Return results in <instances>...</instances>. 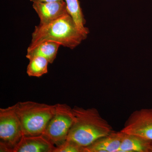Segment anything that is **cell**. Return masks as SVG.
Masks as SVG:
<instances>
[{
  "mask_svg": "<svg viewBox=\"0 0 152 152\" xmlns=\"http://www.w3.org/2000/svg\"><path fill=\"white\" fill-rule=\"evenodd\" d=\"M24 135L16 104L0 109V151L11 152Z\"/></svg>",
  "mask_w": 152,
  "mask_h": 152,
  "instance_id": "277c9868",
  "label": "cell"
},
{
  "mask_svg": "<svg viewBox=\"0 0 152 152\" xmlns=\"http://www.w3.org/2000/svg\"><path fill=\"white\" fill-rule=\"evenodd\" d=\"M124 133L118 152H152V140Z\"/></svg>",
  "mask_w": 152,
  "mask_h": 152,
  "instance_id": "30bf717a",
  "label": "cell"
},
{
  "mask_svg": "<svg viewBox=\"0 0 152 152\" xmlns=\"http://www.w3.org/2000/svg\"><path fill=\"white\" fill-rule=\"evenodd\" d=\"M54 152H86L85 148L72 141L66 140L61 145L56 147Z\"/></svg>",
  "mask_w": 152,
  "mask_h": 152,
  "instance_id": "5bb4252c",
  "label": "cell"
},
{
  "mask_svg": "<svg viewBox=\"0 0 152 152\" xmlns=\"http://www.w3.org/2000/svg\"><path fill=\"white\" fill-rule=\"evenodd\" d=\"M64 0H30L33 3H49L53 2L61 1Z\"/></svg>",
  "mask_w": 152,
  "mask_h": 152,
  "instance_id": "9a60e30c",
  "label": "cell"
},
{
  "mask_svg": "<svg viewBox=\"0 0 152 152\" xmlns=\"http://www.w3.org/2000/svg\"><path fill=\"white\" fill-rule=\"evenodd\" d=\"M87 37L79 30L73 19L67 13L47 24L36 26L28 47L50 41L74 49Z\"/></svg>",
  "mask_w": 152,
  "mask_h": 152,
  "instance_id": "7a4b0ae2",
  "label": "cell"
},
{
  "mask_svg": "<svg viewBox=\"0 0 152 152\" xmlns=\"http://www.w3.org/2000/svg\"><path fill=\"white\" fill-rule=\"evenodd\" d=\"M72 108L66 104H56L55 114L49 122L43 135L56 147L67 140L74 122Z\"/></svg>",
  "mask_w": 152,
  "mask_h": 152,
  "instance_id": "5b68a950",
  "label": "cell"
},
{
  "mask_svg": "<svg viewBox=\"0 0 152 152\" xmlns=\"http://www.w3.org/2000/svg\"><path fill=\"white\" fill-rule=\"evenodd\" d=\"M15 104L17 115L26 136L42 134L56 112V104L32 101L19 102Z\"/></svg>",
  "mask_w": 152,
  "mask_h": 152,
  "instance_id": "3957f363",
  "label": "cell"
},
{
  "mask_svg": "<svg viewBox=\"0 0 152 152\" xmlns=\"http://www.w3.org/2000/svg\"><path fill=\"white\" fill-rule=\"evenodd\" d=\"M56 147L42 134L24 135L11 152H54Z\"/></svg>",
  "mask_w": 152,
  "mask_h": 152,
  "instance_id": "ba28073f",
  "label": "cell"
},
{
  "mask_svg": "<svg viewBox=\"0 0 152 152\" xmlns=\"http://www.w3.org/2000/svg\"><path fill=\"white\" fill-rule=\"evenodd\" d=\"M66 4L68 13L73 19L78 28L85 36L89 33V30L85 26L86 23L84 16L82 12L79 0H64Z\"/></svg>",
  "mask_w": 152,
  "mask_h": 152,
  "instance_id": "7c38bea8",
  "label": "cell"
},
{
  "mask_svg": "<svg viewBox=\"0 0 152 152\" xmlns=\"http://www.w3.org/2000/svg\"><path fill=\"white\" fill-rule=\"evenodd\" d=\"M61 45L56 42L45 41L32 47H28L26 57L30 59L36 56L45 58L49 64H53L56 58L58 50Z\"/></svg>",
  "mask_w": 152,
  "mask_h": 152,
  "instance_id": "8fae6325",
  "label": "cell"
},
{
  "mask_svg": "<svg viewBox=\"0 0 152 152\" xmlns=\"http://www.w3.org/2000/svg\"><path fill=\"white\" fill-rule=\"evenodd\" d=\"M121 132L152 140V108L142 109L133 112Z\"/></svg>",
  "mask_w": 152,
  "mask_h": 152,
  "instance_id": "8992f818",
  "label": "cell"
},
{
  "mask_svg": "<svg viewBox=\"0 0 152 152\" xmlns=\"http://www.w3.org/2000/svg\"><path fill=\"white\" fill-rule=\"evenodd\" d=\"M27 73L29 77H39L48 72V61L42 57L36 56L29 59Z\"/></svg>",
  "mask_w": 152,
  "mask_h": 152,
  "instance_id": "4fadbf2b",
  "label": "cell"
},
{
  "mask_svg": "<svg viewBox=\"0 0 152 152\" xmlns=\"http://www.w3.org/2000/svg\"><path fill=\"white\" fill-rule=\"evenodd\" d=\"M72 111L75 120L66 140L86 148L98 139L114 132L111 126L95 108L84 109L75 106Z\"/></svg>",
  "mask_w": 152,
  "mask_h": 152,
  "instance_id": "6da1fadb",
  "label": "cell"
},
{
  "mask_svg": "<svg viewBox=\"0 0 152 152\" xmlns=\"http://www.w3.org/2000/svg\"><path fill=\"white\" fill-rule=\"evenodd\" d=\"M124 133L113 132L98 139L88 146L85 148L86 152H118Z\"/></svg>",
  "mask_w": 152,
  "mask_h": 152,
  "instance_id": "9c48e42d",
  "label": "cell"
},
{
  "mask_svg": "<svg viewBox=\"0 0 152 152\" xmlns=\"http://www.w3.org/2000/svg\"><path fill=\"white\" fill-rule=\"evenodd\" d=\"M32 6L39 18L40 25L47 24L68 13L65 1L33 3Z\"/></svg>",
  "mask_w": 152,
  "mask_h": 152,
  "instance_id": "52a82bcc",
  "label": "cell"
}]
</instances>
